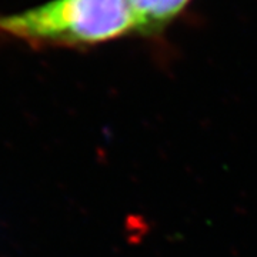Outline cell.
I'll list each match as a JSON object with an SVG mask.
<instances>
[{
  "label": "cell",
  "instance_id": "obj_1",
  "mask_svg": "<svg viewBox=\"0 0 257 257\" xmlns=\"http://www.w3.org/2000/svg\"><path fill=\"white\" fill-rule=\"evenodd\" d=\"M138 33L130 0H50L0 15V40L33 49H86Z\"/></svg>",
  "mask_w": 257,
  "mask_h": 257
},
{
  "label": "cell",
  "instance_id": "obj_2",
  "mask_svg": "<svg viewBox=\"0 0 257 257\" xmlns=\"http://www.w3.org/2000/svg\"><path fill=\"white\" fill-rule=\"evenodd\" d=\"M192 0H130L135 10L138 33L155 36L165 32Z\"/></svg>",
  "mask_w": 257,
  "mask_h": 257
}]
</instances>
